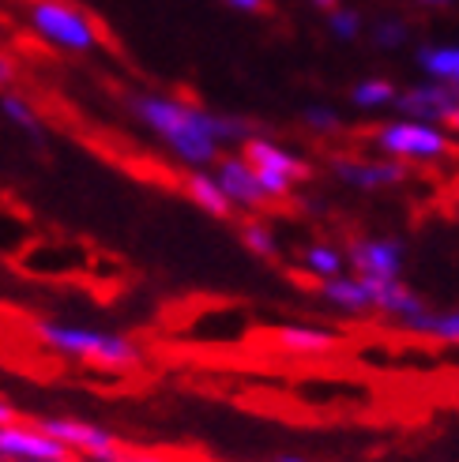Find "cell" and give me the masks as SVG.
<instances>
[{
  "instance_id": "cell-11",
  "label": "cell",
  "mask_w": 459,
  "mask_h": 462,
  "mask_svg": "<svg viewBox=\"0 0 459 462\" xmlns=\"http://www.w3.org/2000/svg\"><path fill=\"white\" fill-rule=\"evenodd\" d=\"M211 177L219 180V189L234 211H264L267 207L260 184H257V173H252V166L241 154H222L211 166Z\"/></svg>"
},
{
  "instance_id": "cell-32",
  "label": "cell",
  "mask_w": 459,
  "mask_h": 462,
  "mask_svg": "<svg viewBox=\"0 0 459 462\" xmlns=\"http://www.w3.org/2000/svg\"><path fill=\"white\" fill-rule=\"evenodd\" d=\"M445 132H459V109L452 113V117H448V125H445Z\"/></svg>"
},
{
  "instance_id": "cell-19",
  "label": "cell",
  "mask_w": 459,
  "mask_h": 462,
  "mask_svg": "<svg viewBox=\"0 0 459 462\" xmlns=\"http://www.w3.org/2000/svg\"><path fill=\"white\" fill-rule=\"evenodd\" d=\"M399 98V87L392 79H384V76H370V79H358L351 87V102L365 113H373V109H388V106H396Z\"/></svg>"
},
{
  "instance_id": "cell-3",
  "label": "cell",
  "mask_w": 459,
  "mask_h": 462,
  "mask_svg": "<svg viewBox=\"0 0 459 462\" xmlns=\"http://www.w3.org/2000/svg\"><path fill=\"white\" fill-rule=\"evenodd\" d=\"M373 147L380 151V158H396V162H403V166H441V162L452 158L455 140H452V132H445L441 125L392 117V121L377 125Z\"/></svg>"
},
{
  "instance_id": "cell-20",
  "label": "cell",
  "mask_w": 459,
  "mask_h": 462,
  "mask_svg": "<svg viewBox=\"0 0 459 462\" xmlns=\"http://www.w3.org/2000/svg\"><path fill=\"white\" fill-rule=\"evenodd\" d=\"M0 117L27 135H42V113L34 109L31 98L15 95V90H5V95H0Z\"/></svg>"
},
{
  "instance_id": "cell-17",
  "label": "cell",
  "mask_w": 459,
  "mask_h": 462,
  "mask_svg": "<svg viewBox=\"0 0 459 462\" xmlns=\"http://www.w3.org/2000/svg\"><path fill=\"white\" fill-rule=\"evenodd\" d=\"M185 192H189V199L200 207L203 215H211V218H230V215H234V207H230V199L222 196V189H219V180L211 177V170H189Z\"/></svg>"
},
{
  "instance_id": "cell-31",
  "label": "cell",
  "mask_w": 459,
  "mask_h": 462,
  "mask_svg": "<svg viewBox=\"0 0 459 462\" xmlns=\"http://www.w3.org/2000/svg\"><path fill=\"white\" fill-rule=\"evenodd\" d=\"M271 462H309L305 455H297V451H283V455H275Z\"/></svg>"
},
{
  "instance_id": "cell-22",
  "label": "cell",
  "mask_w": 459,
  "mask_h": 462,
  "mask_svg": "<svg viewBox=\"0 0 459 462\" xmlns=\"http://www.w3.org/2000/svg\"><path fill=\"white\" fill-rule=\"evenodd\" d=\"M324 27H328V34H332L335 42H358L361 31H365V19H361L358 8L339 5V8H332V12L324 15Z\"/></svg>"
},
{
  "instance_id": "cell-2",
  "label": "cell",
  "mask_w": 459,
  "mask_h": 462,
  "mask_svg": "<svg viewBox=\"0 0 459 462\" xmlns=\"http://www.w3.org/2000/svg\"><path fill=\"white\" fill-rule=\"evenodd\" d=\"M34 335L42 346H50L53 354L72 357L83 365H98L125 373L144 361V350L121 331H106V328H90V323H64V319H42L34 323Z\"/></svg>"
},
{
  "instance_id": "cell-10",
  "label": "cell",
  "mask_w": 459,
  "mask_h": 462,
  "mask_svg": "<svg viewBox=\"0 0 459 462\" xmlns=\"http://www.w3.org/2000/svg\"><path fill=\"white\" fill-rule=\"evenodd\" d=\"M68 455L53 436H45L38 425H0V462H68Z\"/></svg>"
},
{
  "instance_id": "cell-24",
  "label": "cell",
  "mask_w": 459,
  "mask_h": 462,
  "mask_svg": "<svg viewBox=\"0 0 459 462\" xmlns=\"http://www.w3.org/2000/svg\"><path fill=\"white\" fill-rule=\"evenodd\" d=\"M407 38H410V27L396 15H384L373 23V45H380V50H403Z\"/></svg>"
},
{
  "instance_id": "cell-26",
  "label": "cell",
  "mask_w": 459,
  "mask_h": 462,
  "mask_svg": "<svg viewBox=\"0 0 459 462\" xmlns=\"http://www.w3.org/2000/svg\"><path fill=\"white\" fill-rule=\"evenodd\" d=\"M415 8H426V12H441V8H452V0H407Z\"/></svg>"
},
{
  "instance_id": "cell-8",
  "label": "cell",
  "mask_w": 459,
  "mask_h": 462,
  "mask_svg": "<svg viewBox=\"0 0 459 462\" xmlns=\"http://www.w3.org/2000/svg\"><path fill=\"white\" fill-rule=\"evenodd\" d=\"M332 173H335V180H342L354 192H388V189L407 184L410 166H403L396 158H351V154L342 158L339 154L332 162Z\"/></svg>"
},
{
  "instance_id": "cell-33",
  "label": "cell",
  "mask_w": 459,
  "mask_h": 462,
  "mask_svg": "<svg viewBox=\"0 0 459 462\" xmlns=\"http://www.w3.org/2000/svg\"><path fill=\"white\" fill-rule=\"evenodd\" d=\"M68 462H95V458H68Z\"/></svg>"
},
{
  "instance_id": "cell-27",
  "label": "cell",
  "mask_w": 459,
  "mask_h": 462,
  "mask_svg": "<svg viewBox=\"0 0 459 462\" xmlns=\"http://www.w3.org/2000/svg\"><path fill=\"white\" fill-rule=\"evenodd\" d=\"M230 8H238V12H260L264 8V0H226Z\"/></svg>"
},
{
  "instance_id": "cell-1",
  "label": "cell",
  "mask_w": 459,
  "mask_h": 462,
  "mask_svg": "<svg viewBox=\"0 0 459 462\" xmlns=\"http://www.w3.org/2000/svg\"><path fill=\"white\" fill-rule=\"evenodd\" d=\"M128 113L136 125L147 128L163 143L173 162L189 170H211L230 143H245L252 125L230 113H215L189 98L163 95V90H140L128 98Z\"/></svg>"
},
{
  "instance_id": "cell-4",
  "label": "cell",
  "mask_w": 459,
  "mask_h": 462,
  "mask_svg": "<svg viewBox=\"0 0 459 462\" xmlns=\"http://www.w3.org/2000/svg\"><path fill=\"white\" fill-rule=\"evenodd\" d=\"M27 23L45 45H53L61 53H72V57H87L102 45L98 23L83 8H76L72 0H31Z\"/></svg>"
},
{
  "instance_id": "cell-14",
  "label": "cell",
  "mask_w": 459,
  "mask_h": 462,
  "mask_svg": "<svg viewBox=\"0 0 459 462\" xmlns=\"http://www.w3.org/2000/svg\"><path fill=\"white\" fill-rule=\"evenodd\" d=\"M275 346L286 354L324 357V354L339 350V335L332 328H320V323H283V328L275 331Z\"/></svg>"
},
{
  "instance_id": "cell-12",
  "label": "cell",
  "mask_w": 459,
  "mask_h": 462,
  "mask_svg": "<svg viewBox=\"0 0 459 462\" xmlns=\"http://www.w3.org/2000/svg\"><path fill=\"white\" fill-rule=\"evenodd\" d=\"M320 301H324L332 312L351 316V319L373 316V290H370V282L358 279V274H351V271L320 282Z\"/></svg>"
},
{
  "instance_id": "cell-13",
  "label": "cell",
  "mask_w": 459,
  "mask_h": 462,
  "mask_svg": "<svg viewBox=\"0 0 459 462\" xmlns=\"http://www.w3.org/2000/svg\"><path fill=\"white\" fill-rule=\"evenodd\" d=\"M365 282H370V290H373V312L396 319L399 328H403L407 319H415V316H422V312L429 309L426 297L415 293L403 279H392V282H373V279H365Z\"/></svg>"
},
{
  "instance_id": "cell-5",
  "label": "cell",
  "mask_w": 459,
  "mask_h": 462,
  "mask_svg": "<svg viewBox=\"0 0 459 462\" xmlns=\"http://www.w3.org/2000/svg\"><path fill=\"white\" fill-rule=\"evenodd\" d=\"M241 158L252 166V173H257V184H260L267 203L290 199L297 180L309 177L305 158L297 151H290V147H283V143L267 140V135H248L245 147H241Z\"/></svg>"
},
{
  "instance_id": "cell-29",
  "label": "cell",
  "mask_w": 459,
  "mask_h": 462,
  "mask_svg": "<svg viewBox=\"0 0 459 462\" xmlns=\"http://www.w3.org/2000/svg\"><path fill=\"white\" fill-rule=\"evenodd\" d=\"M12 421H19V418H15V410H12V402H8V399H0V425H12Z\"/></svg>"
},
{
  "instance_id": "cell-28",
  "label": "cell",
  "mask_w": 459,
  "mask_h": 462,
  "mask_svg": "<svg viewBox=\"0 0 459 462\" xmlns=\"http://www.w3.org/2000/svg\"><path fill=\"white\" fill-rule=\"evenodd\" d=\"M121 462H173V458H163V455H121Z\"/></svg>"
},
{
  "instance_id": "cell-7",
  "label": "cell",
  "mask_w": 459,
  "mask_h": 462,
  "mask_svg": "<svg viewBox=\"0 0 459 462\" xmlns=\"http://www.w3.org/2000/svg\"><path fill=\"white\" fill-rule=\"evenodd\" d=\"M347 271L358 279H373V282H392L403 274L407 263V245L399 237H358L347 245Z\"/></svg>"
},
{
  "instance_id": "cell-30",
  "label": "cell",
  "mask_w": 459,
  "mask_h": 462,
  "mask_svg": "<svg viewBox=\"0 0 459 462\" xmlns=\"http://www.w3.org/2000/svg\"><path fill=\"white\" fill-rule=\"evenodd\" d=\"M309 5H313V8H320V12L328 15L332 8H339V5H342V0H309Z\"/></svg>"
},
{
  "instance_id": "cell-15",
  "label": "cell",
  "mask_w": 459,
  "mask_h": 462,
  "mask_svg": "<svg viewBox=\"0 0 459 462\" xmlns=\"http://www.w3.org/2000/svg\"><path fill=\"white\" fill-rule=\"evenodd\" d=\"M415 60H418V68L426 72V79L459 90V45H452V42L422 45V50L415 53Z\"/></svg>"
},
{
  "instance_id": "cell-18",
  "label": "cell",
  "mask_w": 459,
  "mask_h": 462,
  "mask_svg": "<svg viewBox=\"0 0 459 462\" xmlns=\"http://www.w3.org/2000/svg\"><path fill=\"white\" fill-rule=\"evenodd\" d=\"M302 267L313 274V279L328 282L335 274L347 271V256H342L339 245H328V241H313L305 252H302Z\"/></svg>"
},
{
  "instance_id": "cell-21",
  "label": "cell",
  "mask_w": 459,
  "mask_h": 462,
  "mask_svg": "<svg viewBox=\"0 0 459 462\" xmlns=\"http://www.w3.org/2000/svg\"><path fill=\"white\" fill-rule=\"evenodd\" d=\"M241 245L257 260H275V256H279V237H275V229L267 222H260V218H248L241 226Z\"/></svg>"
},
{
  "instance_id": "cell-25",
  "label": "cell",
  "mask_w": 459,
  "mask_h": 462,
  "mask_svg": "<svg viewBox=\"0 0 459 462\" xmlns=\"http://www.w3.org/2000/svg\"><path fill=\"white\" fill-rule=\"evenodd\" d=\"M15 64H12V57H5V53H0V90H8L12 83H15Z\"/></svg>"
},
{
  "instance_id": "cell-23",
  "label": "cell",
  "mask_w": 459,
  "mask_h": 462,
  "mask_svg": "<svg viewBox=\"0 0 459 462\" xmlns=\"http://www.w3.org/2000/svg\"><path fill=\"white\" fill-rule=\"evenodd\" d=\"M302 121H305V128H313L316 135H335V132H342V113H339L335 106H324V102L305 106Z\"/></svg>"
},
{
  "instance_id": "cell-9",
  "label": "cell",
  "mask_w": 459,
  "mask_h": 462,
  "mask_svg": "<svg viewBox=\"0 0 459 462\" xmlns=\"http://www.w3.org/2000/svg\"><path fill=\"white\" fill-rule=\"evenodd\" d=\"M396 109H399V117L426 121V125H441L445 128L448 117L459 109V90H452L445 83H433V79H422L415 87L399 90Z\"/></svg>"
},
{
  "instance_id": "cell-6",
  "label": "cell",
  "mask_w": 459,
  "mask_h": 462,
  "mask_svg": "<svg viewBox=\"0 0 459 462\" xmlns=\"http://www.w3.org/2000/svg\"><path fill=\"white\" fill-rule=\"evenodd\" d=\"M38 429L45 436H53L68 455H80V458L121 462V455H125L117 436L95 421H83V418H45V421H38Z\"/></svg>"
},
{
  "instance_id": "cell-16",
  "label": "cell",
  "mask_w": 459,
  "mask_h": 462,
  "mask_svg": "<svg viewBox=\"0 0 459 462\" xmlns=\"http://www.w3.org/2000/svg\"><path fill=\"white\" fill-rule=\"evenodd\" d=\"M403 331L410 335H422L429 342H441V346H459V305L455 309H426L422 316L407 319Z\"/></svg>"
}]
</instances>
